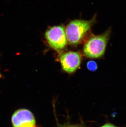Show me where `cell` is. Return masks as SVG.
Segmentation results:
<instances>
[{
	"label": "cell",
	"instance_id": "6da1fadb",
	"mask_svg": "<svg viewBox=\"0 0 126 127\" xmlns=\"http://www.w3.org/2000/svg\"><path fill=\"white\" fill-rule=\"evenodd\" d=\"M95 21L96 17L94 16L90 20L77 19L70 22L65 29V35L68 42L73 45L78 44Z\"/></svg>",
	"mask_w": 126,
	"mask_h": 127
},
{
	"label": "cell",
	"instance_id": "7a4b0ae2",
	"mask_svg": "<svg viewBox=\"0 0 126 127\" xmlns=\"http://www.w3.org/2000/svg\"><path fill=\"white\" fill-rule=\"evenodd\" d=\"M111 29H109L101 35H94L86 42L84 47V52L86 57L98 59L105 54L109 39Z\"/></svg>",
	"mask_w": 126,
	"mask_h": 127
},
{
	"label": "cell",
	"instance_id": "3957f363",
	"mask_svg": "<svg viewBox=\"0 0 126 127\" xmlns=\"http://www.w3.org/2000/svg\"><path fill=\"white\" fill-rule=\"evenodd\" d=\"M45 37L50 47L56 50H62L66 45L65 31L62 26H54L48 29L45 32Z\"/></svg>",
	"mask_w": 126,
	"mask_h": 127
},
{
	"label": "cell",
	"instance_id": "277c9868",
	"mask_svg": "<svg viewBox=\"0 0 126 127\" xmlns=\"http://www.w3.org/2000/svg\"><path fill=\"white\" fill-rule=\"evenodd\" d=\"M11 121L13 127H34L36 120L32 112L28 109H18L13 114Z\"/></svg>",
	"mask_w": 126,
	"mask_h": 127
},
{
	"label": "cell",
	"instance_id": "5b68a950",
	"mask_svg": "<svg viewBox=\"0 0 126 127\" xmlns=\"http://www.w3.org/2000/svg\"><path fill=\"white\" fill-rule=\"evenodd\" d=\"M82 57L78 52H68L64 53L60 57L63 70L69 73L75 72L81 64Z\"/></svg>",
	"mask_w": 126,
	"mask_h": 127
},
{
	"label": "cell",
	"instance_id": "8992f818",
	"mask_svg": "<svg viewBox=\"0 0 126 127\" xmlns=\"http://www.w3.org/2000/svg\"><path fill=\"white\" fill-rule=\"evenodd\" d=\"M87 67L89 70L95 71L98 68V65L95 62L91 61L87 63Z\"/></svg>",
	"mask_w": 126,
	"mask_h": 127
},
{
	"label": "cell",
	"instance_id": "52a82bcc",
	"mask_svg": "<svg viewBox=\"0 0 126 127\" xmlns=\"http://www.w3.org/2000/svg\"><path fill=\"white\" fill-rule=\"evenodd\" d=\"M118 127L117 126H115V125L112 124H106L105 125L102 126V127Z\"/></svg>",
	"mask_w": 126,
	"mask_h": 127
},
{
	"label": "cell",
	"instance_id": "ba28073f",
	"mask_svg": "<svg viewBox=\"0 0 126 127\" xmlns=\"http://www.w3.org/2000/svg\"><path fill=\"white\" fill-rule=\"evenodd\" d=\"M60 127H83L79 125H67V126H60Z\"/></svg>",
	"mask_w": 126,
	"mask_h": 127
},
{
	"label": "cell",
	"instance_id": "9c48e42d",
	"mask_svg": "<svg viewBox=\"0 0 126 127\" xmlns=\"http://www.w3.org/2000/svg\"><path fill=\"white\" fill-rule=\"evenodd\" d=\"M1 73H0V78H1Z\"/></svg>",
	"mask_w": 126,
	"mask_h": 127
},
{
	"label": "cell",
	"instance_id": "30bf717a",
	"mask_svg": "<svg viewBox=\"0 0 126 127\" xmlns=\"http://www.w3.org/2000/svg\"><path fill=\"white\" fill-rule=\"evenodd\" d=\"M36 127V126H35V127Z\"/></svg>",
	"mask_w": 126,
	"mask_h": 127
}]
</instances>
